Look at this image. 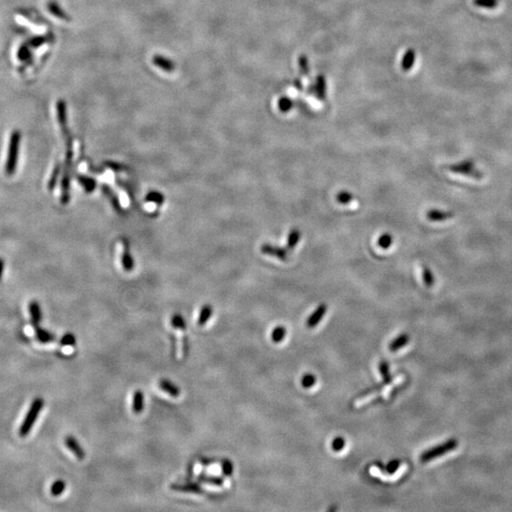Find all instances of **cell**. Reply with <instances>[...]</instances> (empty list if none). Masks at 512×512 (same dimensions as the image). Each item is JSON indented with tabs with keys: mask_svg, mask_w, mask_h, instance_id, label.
Returning a JSON list of instances; mask_svg holds the SVG:
<instances>
[{
	"mask_svg": "<svg viewBox=\"0 0 512 512\" xmlns=\"http://www.w3.org/2000/svg\"><path fill=\"white\" fill-rule=\"evenodd\" d=\"M21 143V132L15 130L12 132L9 142L8 156L5 165V173L7 176H13L16 173L19 148Z\"/></svg>",
	"mask_w": 512,
	"mask_h": 512,
	"instance_id": "cell-1",
	"label": "cell"
},
{
	"mask_svg": "<svg viewBox=\"0 0 512 512\" xmlns=\"http://www.w3.org/2000/svg\"><path fill=\"white\" fill-rule=\"evenodd\" d=\"M73 162V147L66 148L65 162L63 168L62 181H61V203L67 205L69 201V185L70 174Z\"/></svg>",
	"mask_w": 512,
	"mask_h": 512,
	"instance_id": "cell-2",
	"label": "cell"
},
{
	"mask_svg": "<svg viewBox=\"0 0 512 512\" xmlns=\"http://www.w3.org/2000/svg\"><path fill=\"white\" fill-rule=\"evenodd\" d=\"M44 407V401L40 398H37L35 399L32 403H31V407H30V410L27 414V416L25 417L24 421L22 423V425L20 426V429H19V435L21 436H27V435L30 434V432L35 423V421L38 419L39 417V414L41 412V410L43 409Z\"/></svg>",
	"mask_w": 512,
	"mask_h": 512,
	"instance_id": "cell-3",
	"label": "cell"
},
{
	"mask_svg": "<svg viewBox=\"0 0 512 512\" xmlns=\"http://www.w3.org/2000/svg\"><path fill=\"white\" fill-rule=\"evenodd\" d=\"M458 446V441L455 439V438H450L449 440L445 441L444 443L438 445V446H435L432 449H429V450H425L423 453H421L420 457H419V460L420 462L422 463H427V462H430L432 460H434L435 458L439 457V456H442L450 451H452L453 450H455Z\"/></svg>",
	"mask_w": 512,
	"mask_h": 512,
	"instance_id": "cell-4",
	"label": "cell"
},
{
	"mask_svg": "<svg viewBox=\"0 0 512 512\" xmlns=\"http://www.w3.org/2000/svg\"><path fill=\"white\" fill-rule=\"evenodd\" d=\"M447 169L451 173L467 176L474 179H481L484 176L481 171L476 168L474 162L470 159H467V160H463V161L456 162L454 164L449 165L447 166Z\"/></svg>",
	"mask_w": 512,
	"mask_h": 512,
	"instance_id": "cell-5",
	"label": "cell"
},
{
	"mask_svg": "<svg viewBox=\"0 0 512 512\" xmlns=\"http://www.w3.org/2000/svg\"><path fill=\"white\" fill-rule=\"evenodd\" d=\"M260 250L265 255L275 257L281 261H287L289 259L288 248H283L280 246H276V245L269 244V243H265L261 246Z\"/></svg>",
	"mask_w": 512,
	"mask_h": 512,
	"instance_id": "cell-6",
	"label": "cell"
},
{
	"mask_svg": "<svg viewBox=\"0 0 512 512\" xmlns=\"http://www.w3.org/2000/svg\"><path fill=\"white\" fill-rule=\"evenodd\" d=\"M56 109H57V119H58V123H59V125H60V129H61V132H62L63 137L66 138V137L70 135L69 130H68V126H67V105H66V102L60 100L57 103Z\"/></svg>",
	"mask_w": 512,
	"mask_h": 512,
	"instance_id": "cell-7",
	"label": "cell"
},
{
	"mask_svg": "<svg viewBox=\"0 0 512 512\" xmlns=\"http://www.w3.org/2000/svg\"><path fill=\"white\" fill-rule=\"evenodd\" d=\"M326 311H327V306L326 304H321L315 311L311 313V316L307 320V326L309 328H313L318 326L321 320L325 317Z\"/></svg>",
	"mask_w": 512,
	"mask_h": 512,
	"instance_id": "cell-8",
	"label": "cell"
},
{
	"mask_svg": "<svg viewBox=\"0 0 512 512\" xmlns=\"http://www.w3.org/2000/svg\"><path fill=\"white\" fill-rule=\"evenodd\" d=\"M65 444L67 447V449L70 450L77 457L79 460H83L85 458V456H86L85 450H84V449L82 448V446L79 444V442L72 435H68V436L66 437Z\"/></svg>",
	"mask_w": 512,
	"mask_h": 512,
	"instance_id": "cell-9",
	"label": "cell"
},
{
	"mask_svg": "<svg viewBox=\"0 0 512 512\" xmlns=\"http://www.w3.org/2000/svg\"><path fill=\"white\" fill-rule=\"evenodd\" d=\"M171 490L175 491H180V492H187V493H195V494H201L204 492L203 489L200 485L195 483H189L184 485H178V484H173L171 486Z\"/></svg>",
	"mask_w": 512,
	"mask_h": 512,
	"instance_id": "cell-10",
	"label": "cell"
},
{
	"mask_svg": "<svg viewBox=\"0 0 512 512\" xmlns=\"http://www.w3.org/2000/svg\"><path fill=\"white\" fill-rule=\"evenodd\" d=\"M453 213L451 212H446V211H440L437 209H432L427 212L426 218L428 220L432 222H442L446 221L448 219L453 218Z\"/></svg>",
	"mask_w": 512,
	"mask_h": 512,
	"instance_id": "cell-11",
	"label": "cell"
},
{
	"mask_svg": "<svg viewBox=\"0 0 512 512\" xmlns=\"http://www.w3.org/2000/svg\"><path fill=\"white\" fill-rule=\"evenodd\" d=\"M122 264L124 270L131 271L134 267V261L129 252V246L126 240H123V254H122Z\"/></svg>",
	"mask_w": 512,
	"mask_h": 512,
	"instance_id": "cell-12",
	"label": "cell"
},
{
	"mask_svg": "<svg viewBox=\"0 0 512 512\" xmlns=\"http://www.w3.org/2000/svg\"><path fill=\"white\" fill-rule=\"evenodd\" d=\"M158 386L163 392L170 395L171 397L178 398L180 396V389L177 385H175L173 382H171L168 379H161L158 382Z\"/></svg>",
	"mask_w": 512,
	"mask_h": 512,
	"instance_id": "cell-13",
	"label": "cell"
},
{
	"mask_svg": "<svg viewBox=\"0 0 512 512\" xmlns=\"http://www.w3.org/2000/svg\"><path fill=\"white\" fill-rule=\"evenodd\" d=\"M30 314H31V323L34 326H38L41 319H42V313L40 310V306L36 301H32L30 304Z\"/></svg>",
	"mask_w": 512,
	"mask_h": 512,
	"instance_id": "cell-14",
	"label": "cell"
},
{
	"mask_svg": "<svg viewBox=\"0 0 512 512\" xmlns=\"http://www.w3.org/2000/svg\"><path fill=\"white\" fill-rule=\"evenodd\" d=\"M409 341L410 337L408 334H401L389 344V350L392 352H396L401 349L406 344H408Z\"/></svg>",
	"mask_w": 512,
	"mask_h": 512,
	"instance_id": "cell-15",
	"label": "cell"
},
{
	"mask_svg": "<svg viewBox=\"0 0 512 512\" xmlns=\"http://www.w3.org/2000/svg\"><path fill=\"white\" fill-rule=\"evenodd\" d=\"M143 408H144V395L140 390H138L135 392L133 396L132 409L135 414H140L143 411Z\"/></svg>",
	"mask_w": 512,
	"mask_h": 512,
	"instance_id": "cell-16",
	"label": "cell"
},
{
	"mask_svg": "<svg viewBox=\"0 0 512 512\" xmlns=\"http://www.w3.org/2000/svg\"><path fill=\"white\" fill-rule=\"evenodd\" d=\"M301 237H302V233H301V231L299 229H297V228L291 229L290 232L289 233V236H288L287 248L290 249V250L294 249L295 247L300 242Z\"/></svg>",
	"mask_w": 512,
	"mask_h": 512,
	"instance_id": "cell-17",
	"label": "cell"
},
{
	"mask_svg": "<svg viewBox=\"0 0 512 512\" xmlns=\"http://www.w3.org/2000/svg\"><path fill=\"white\" fill-rule=\"evenodd\" d=\"M61 171H62V166H61V163L58 161L55 164V166H54V168L52 170V173H51V175L49 177V179H48V182H47L48 191H52L56 187L59 176L61 174Z\"/></svg>",
	"mask_w": 512,
	"mask_h": 512,
	"instance_id": "cell-18",
	"label": "cell"
},
{
	"mask_svg": "<svg viewBox=\"0 0 512 512\" xmlns=\"http://www.w3.org/2000/svg\"><path fill=\"white\" fill-rule=\"evenodd\" d=\"M35 334H36L37 340L40 341V342H43V343L51 342V341L55 340V336L53 334H51L49 331H47L46 329L38 327V326H35Z\"/></svg>",
	"mask_w": 512,
	"mask_h": 512,
	"instance_id": "cell-19",
	"label": "cell"
},
{
	"mask_svg": "<svg viewBox=\"0 0 512 512\" xmlns=\"http://www.w3.org/2000/svg\"><path fill=\"white\" fill-rule=\"evenodd\" d=\"M47 10L52 14L53 16L62 19V20H69V17L63 11L61 7L56 4L55 2H48L47 3Z\"/></svg>",
	"mask_w": 512,
	"mask_h": 512,
	"instance_id": "cell-20",
	"label": "cell"
},
{
	"mask_svg": "<svg viewBox=\"0 0 512 512\" xmlns=\"http://www.w3.org/2000/svg\"><path fill=\"white\" fill-rule=\"evenodd\" d=\"M153 62H154L156 67H160L161 69H163L165 71H169L170 72L172 70H174V68H175L174 63L170 61V60H168V59H166V58H164V57H161V56H155L154 59H153Z\"/></svg>",
	"mask_w": 512,
	"mask_h": 512,
	"instance_id": "cell-21",
	"label": "cell"
},
{
	"mask_svg": "<svg viewBox=\"0 0 512 512\" xmlns=\"http://www.w3.org/2000/svg\"><path fill=\"white\" fill-rule=\"evenodd\" d=\"M17 58L22 62H31L32 59L29 44H23L17 51Z\"/></svg>",
	"mask_w": 512,
	"mask_h": 512,
	"instance_id": "cell-22",
	"label": "cell"
},
{
	"mask_svg": "<svg viewBox=\"0 0 512 512\" xmlns=\"http://www.w3.org/2000/svg\"><path fill=\"white\" fill-rule=\"evenodd\" d=\"M212 315H213V308L209 305L204 306L199 316V320H198L199 326H204L211 319Z\"/></svg>",
	"mask_w": 512,
	"mask_h": 512,
	"instance_id": "cell-23",
	"label": "cell"
},
{
	"mask_svg": "<svg viewBox=\"0 0 512 512\" xmlns=\"http://www.w3.org/2000/svg\"><path fill=\"white\" fill-rule=\"evenodd\" d=\"M199 481L204 484H209L217 487H221L224 484V480L221 477L218 476H213V475H207V474H201L199 476Z\"/></svg>",
	"mask_w": 512,
	"mask_h": 512,
	"instance_id": "cell-24",
	"label": "cell"
},
{
	"mask_svg": "<svg viewBox=\"0 0 512 512\" xmlns=\"http://www.w3.org/2000/svg\"><path fill=\"white\" fill-rule=\"evenodd\" d=\"M394 243V237L391 233H382L378 239V245L380 248L388 249Z\"/></svg>",
	"mask_w": 512,
	"mask_h": 512,
	"instance_id": "cell-25",
	"label": "cell"
},
{
	"mask_svg": "<svg viewBox=\"0 0 512 512\" xmlns=\"http://www.w3.org/2000/svg\"><path fill=\"white\" fill-rule=\"evenodd\" d=\"M422 277H423V282L427 288H432L435 285V276L430 267L423 266Z\"/></svg>",
	"mask_w": 512,
	"mask_h": 512,
	"instance_id": "cell-26",
	"label": "cell"
},
{
	"mask_svg": "<svg viewBox=\"0 0 512 512\" xmlns=\"http://www.w3.org/2000/svg\"><path fill=\"white\" fill-rule=\"evenodd\" d=\"M78 181L83 185V187L85 188V190L87 192L90 193L96 188V181L91 178L80 175V176H78Z\"/></svg>",
	"mask_w": 512,
	"mask_h": 512,
	"instance_id": "cell-27",
	"label": "cell"
},
{
	"mask_svg": "<svg viewBox=\"0 0 512 512\" xmlns=\"http://www.w3.org/2000/svg\"><path fill=\"white\" fill-rule=\"evenodd\" d=\"M102 190L104 191V193L106 194V196H107L109 200H110V201L112 203L113 207H114L117 211H120V210L122 209V208H121V204H120L119 200L117 199V197L115 196L114 192H113V191H112L108 185H104V186L102 187Z\"/></svg>",
	"mask_w": 512,
	"mask_h": 512,
	"instance_id": "cell-28",
	"label": "cell"
},
{
	"mask_svg": "<svg viewBox=\"0 0 512 512\" xmlns=\"http://www.w3.org/2000/svg\"><path fill=\"white\" fill-rule=\"evenodd\" d=\"M473 4L479 8L492 10L498 7L499 0H473Z\"/></svg>",
	"mask_w": 512,
	"mask_h": 512,
	"instance_id": "cell-29",
	"label": "cell"
},
{
	"mask_svg": "<svg viewBox=\"0 0 512 512\" xmlns=\"http://www.w3.org/2000/svg\"><path fill=\"white\" fill-rule=\"evenodd\" d=\"M354 196L348 191H341L336 196V200L342 205H347L353 201Z\"/></svg>",
	"mask_w": 512,
	"mask_h": 512,
	"instance_id": "cell-30",
	"label": "cell"
},
{
	"mask_svg": "<svg viewBox=\"0 0 512 512\" xmlns=\"http://www.w3.org/2000/svg\"><path fill=\"white\" fill-rule=\"evenodd\" d=\"M66 490V483L63 480H56L50 488V492L53 496H59Z\"/></svg>",
	"mask_w": 512,
	"mask_h": 512,
	"instance_id": "cell-31",
	"label": "cell"
},
{
	"mask_svg": "<svg viewBox=\"0 0 512 512\" xmlns=\"http://www.w3.org/2000/svg\"><path fill=\"white\" fill-rule=\"evenodd\" d=\"M172 326H174L175 328L178 329V330H181V331H185L186 330V323L183 319V317L179 314H176L173 316L172 318Z\"/></svg>",
	"mask_w": 512,
	"mask_h": 512,
	"instance_id": "cell-32",
	"label": "cell"
},
{
	"mask_svg": "<svg viewBox=\"0 0 512 512\" xmlns=\"http://www.w3.org/2000/svg\"><path fill=\"white\" fill-rule=\"evenodd\" d=\"M286 334H287V330L285 327L283 326H277L273 329L272 331V334H271V338H272V341L274 342H280V341H283L286 337Z\"/></svg>",
	"mask_w": 512,
	"mask_h": 512,
	"instance_id": "cell-33",
	"label": "cell"
},
{
	"mask_svg": "<svg viewBox=\"0 0 512 512\" xmlns=\"http://www.w3.org/2000/svg\"><path fill=\"white\" fill-rule=\"evenodd\" d=\"M146 200L149 202H153L156 203L157 205H161L164 203V196L161 195L160 193L158 192H150L147 196H146Z\"/></svg>",
	"mask_w": 512,
	"mask_h": 512,
	"instance_id": "cell-34",
	"label": "cell"
},
{
	"mask_svg": "<svg viewBox=\"0 0 512 512\" xmlns=\"http://www.w3.org/2000/svg\"><path fill=\"white\" fill-rule=\"evenodd\" d=\"M47 41V39L46 36H34V37H32L29 40L28 44L31 47H38L42 46L43 44H45Z\"/></svg>",
	"mask_w": 512,
	"mask_h": 512,
	"instance_id": "cell-35",
	"label": "cell"
},
{
	"mask_svg": "<svg viewBox=\"0 0 512 512\" xmlns=\"http://www.w3.org/2000/svg\"><path fill=\"white\" fill-rule=\"evenodd\" d=\"M315 383H316V378L311 374L305 375L304 378H302V385L305 388H311L315 385Z\"/></svg>",
	"mask_w": 512,
	"mask_h": 512,
	"instance_id": "cell-36",
	"label": "cell"
},
{
	"mask_svg": "<svg viewBox=\"0 0 512 512\" xmlns=\"http://www.w3.org/2000/svg\"><path fill=\"white\" fill-rule=\"evenodd\" d=\"M76 343L75 336L71 333H67L63 336L61 339V345L62 346H74Z\"/></svg>",
	"mask_w": 512,
	"mask_h": 512,
	"instance_id": "cell-37",
	"label": "cell"
},
{
	"mask_svg": "<svg viewBox=\"0 0 512 512\" xmlns=\"http://www.w3.org/2000/svg\"><path fill=\"white\" fill-rule=\"evenodd\" d=\"M379 372L381 374L382 378H383L385 381H392V378H391V376H390V371H389V366L388 364H387V362H385V361L380 362V364H379Z\"/></svg>",
	"mask_w": 512,
	"mask_h": 512,
	"instance_id": "cell-38",
	"label": "cell"
},
{
	"mask_svg": "<svg viewBox=\"0 0 512 512\" xmlns=\"http://www.w3.org/2000/svg\"><path fill=\"white\" fill-rule=\"evenodd\" d=\"M414 62H415V52L413 50H409L406 54V58L404 61V67L406 69L411 68Z\"/></svg>",
	"mask_w": 512,
	"mask_h": 512,
	"instance_id": "cell-39",
	"label": "cell"
},
{
	"mask_svg": "<svg viewBox=\"0 0 512 512\" xmlns=\"http://www.w3.org/2000/svg\"><path fill=\"white\" fill-rule=\"evenodd\" d=\"M345 447V441L343 438L338 437L332 442V449L335 451H340Z\"/></svg>",
	"mask_w": 512,
	"mask_h": 512,
	"instance_id": "cell-40",
	"label": "cell"
},
{
	"mask_svg": "<svg viewBox=\"0 0 512 512\" xmlns=\"http://www.w3.org/2000/svg\"><path fill=\"white\" fill-rule=\"evenodd\" d=\"M401 461H399V460H393V461H391L388 465H387V467H386V470L388 471L389 473L394 474V473L397 472V470L401 467Z\"/></svg>",
	"mask_w": 512,
	"mask_h": 512,
	"instance_id": "cell-41",
	"label": "cell"
},
{
	"mask_svg": "<svg viewBox=\"0 0 512 512\" xmlns=\"http://www.w3.org/2000/svg\"><path fill=\"white\" fill-rule=\"evenodd\" d=\"M233 464H232L230 461H225V462L223 463V465H222V472H223L225 475H227V476L231 475V474L233 473Z\"/></svg>",
	"mask_w": 512,
	"mask_h": 512,
	"instance_id": "cell-42",
	"label": "cell"
},
{
	"mask_svg": "<svg viewBox=\"0 0 512 512\" xmlns=\"http://www.w3.org/2000/svg\"><path fill=\"white\" fill-rule=\"evenodd\" d=\"M4 267H5V262H4V260L0 257V280L2 279V276H3Z\"/></svg>",
	"mask_w": 512,
	"mask_h": 512,
	"instance_id": "cell-43",
	"label": "cell"
}]
</instances>
